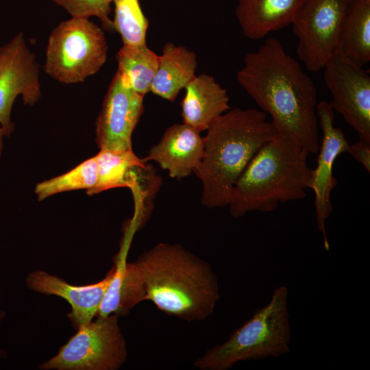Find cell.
<instances>
[{
  "instance_id": "15",
  "label": "cell",
  "mask_w": 370,
  "mask_h": 370,
  "mask_svg": "<svg viewBox=\"0 0 370 370\" xmlns=\"http://www.w3.org/2000/svg\"><path fill=\"white\" fill-rule=\"evenodd\" d=\"M185 90L181 103L183 121L200 132L230 108L226 90L210 75H196Z\"/></svg>"
},
{
  "instance_id": "2",
  "label": "cell",
  "mask_w": 370,
  "mask_h": 370,
  "mask_svg": "<svg viewBox=\"0 0 370 370\" xmlns=\"http://www.w3.org/2000/svg\"><path fill=\"white\" fill-rule=\"evenodd\" d=\"M145 284L146 300L168 315L202 321L220 299L218 278L205 260L179 244L159 243L135 261Z\"/></svg>"
},
{
  "instance_id": "8",
  "label": "cell",
  "mask_w": 370,
  "mask_h": 370,
  "mask_svg": "<svg viewBox=\"0 0 370 370\" xmlns=\"http://www.w3.org/2000/svg\"><path fill=\"white\" fill-rule=\"evenodd\" d=\"M351 0H304L293 21L297 53L306 69H322L336 51L341 23Z\"/></svg>"
},
{
  "instance_id": "11",
  "label": "cell",
  "mask_w": 370,
  "mask_h": 370,
  "mask_svg": "<svg viewBox=\"0 0 370 370\" xmlns=\"http://www.w3.org/2000/svg\"><path fill=\"white\" fill-rule=\"evenodd\" d=\"M143 98L116 71L96 121V142L100 150H132V136L143 112Z\"/></svg>"
},
{
  "instance_id": "21",
  "label": "cell",
  "mask_w": 370,
  "mask_h": 370,
  "mask_svg": "<svg viewBox=\"0 0 370 370\" xmlns=\"http://www.w3.org/2000/svg\"><path fill=\"white\" fill-rule=\"evenodd\" d=\"M117 72L136 93L145 97L158 66L159 56L147 45L136 47L123 45L116 53Z\"/></svg>"
},
{
  "instance_id": "24",
  "label": "cell",
  "mask_w": 370,
  "mask_h": 370,
  "mask_svg": "<svg viewBox=\"0 0 370 370\" xmlns=\"http://www.w3.org/2000/svg\"><path fill=\"white\" fill-rule=\"evenodd\" d=\"M64 8L73 18H89L97 17L105 30L114 31L113 21L110 18L111 3L114 0H51Z\"/></svg>"
},
{
  "instance_id": "6",
  "label": "cell",
  "mask_w": 370,
  "mask_h": 370,
  "mask_svg": "<svg viewBox=\"0 0 370 370\" xmlns=\"http://www.w3.org/2000/svg\"><path fill=\"white\" fill-rule=\"evenodd\" d=\"M108 52V42L100 27L89 18L72 17L51 32L44 69L60 83H80L101 69Z\"/></svg>"
},
{
  "instance_id": "23",
  "label": "cell",
  "mask_w": 370,
  "mask_h": 370,
  "mask_svg": "<svg viewBox=\"0 0 370 370\" xmlns=\"http://www.w3.org/2000/svg\"><path fill=\"white\" fill-rule=\"evenodd\" d=\"M114 30L120 34L125 46L146 44L149 23L138 0H114Z\"/></svg>"
},
{
  "instance_id": "22",
  "label": "cell",
  "mask_w": 370,
  "mask_h": 370,
  "mask_svg": "<svg viewBox=\"0 0 370 370\" xmlns=\"http://www.w3.org/2000/svg\"><path fill=\"white\" fill-rule=\"evenodd\" d=\"M98 180L95 156L84 161L71 171L36 184L35 193L39 201L71 190L92 189Z\"/></svg>"
},
{
  "instance_id": "12",
  "label": "cell",
  "mask_w": 370,
  "mask_h": 370,
  "mask_svg": "<svg viewBox=\"0 0 370 370\" xmlns=\"http://www.w3.org/2000/svg\"><path fill=\"white\" fill-rule=\"evenodd\" d=\"M316 114L322 139L318 150L317 166L312 169L310 188L314 193L317 225L323 235L324 247L328 251L330 244L326 237L325 221L332 212L331 193L337 185L332 170L336 158L347 152L349 143L342 129L334 125V111L330 103L319 102Z\"/></svg>"
},
{
  "instance_id": "13",
  "label": "cell",
  "mask_w": 370,
  "mask_h": 370,
  "mask_svg": "<svg viewBox=\"0 0 370 370\" xmlns=\"http://www.w3.org/2000/svg\"><path fill=\"white\" fill-rule=\"evenodd\" d=\"M112 275L111 269L105 278L97 283L75 286L45 271L36 270L27 275L25 282L27 287L35 292L66 299L71 306L67 316L72 326L77 330L96 317Z\"/></svg>"
},
{
  "instance_id": "14",
  "label": "cell",
  "mask_w": 370,
  "mask_h": 370,
  "mask_svg": "<svg viewBox=\"0 0 370 370\" xmlns=\"http://www.w3.org/2000/svg\"><path fill=\"white\" fill-rule=\"evenodd\" d=\"M204 149L200 132L184 123H176L166 130L160 142L143 159L146 162H156L171 177L180 180L195 172Z\"/></svg>"
},
{
  "instance_id": "3",
  "label": "cell",
  "mask_w": 370,
  "mask_h": 370,
  "mask_svg": "<svg viewBox=\"0 0 370 370\" xmlns=\"http://www.w3.org/2000/svg\"><path fill=\"white\" fill-rule=\"evenodd\" d=\"M206 131L204 155L194 172L203 185L201 204L227 206L237 180L275 132L267 114L252 108L227 110Z\"/></svg>"
},
{
  "instance_id": "9",
  "label": "cell",
  "mask_w": 370,
  "mask_h": 370,
  "mask_svg": "<svg viewBox=\"0 0 370 370\" xmlns=\"http://www.w3.org/2000/svg\"><path fill=\"white\" fill-rule=\"evenodd\" d=\"M323 69L332 94L331 107L356 132L360 140L370 144L369 72L343 59L336 51Z\"/></svg>"
},
{
  "instance_id": "19",
  "label": "cell",
  "mask_w": 370,
  "mask_h": 370,
  "mask_svg": "<svg viewBox=\"0 0 370 370\" xmlns=\"http://www.w3.org/2000/svg\"><path fill=\"white\" fill-rule=\"evenodd\" d=\"M195 53L184 46L167 42L159 56L158 66L150 92L170 101L196 76Z\"/></svg>"
},
{
  "instance_id": "16",
  "label": "cell",
  "mask_w": 370,
  "mask_h": 370,
  "mask_svg": "<svg viewBox=\"0 0 370 370\" xmlns=\"http://www.w3.org/2000/svg\"><path fill=\"white\" fill-rule=\"evenodd\" d=\"M304 0H238L236 16L244 35L253 40L287 27Z\"/></svg>"
},
{
  "instance_id": "1",
  "label": "cell",
  "mask_w": 370,
  "mask_h": 370,
  "mask_svg": "<svg viewBox=\"0 0 370 370\" xmlns=\"http://www.w3.org/2000/svg\"><path fill=\"white\" fill-rule=\"evenodd\" d=\"M237 72L240 86L271 117L275 133L286 136L310 153L319 148L317 90L300 64L281 42L269 38L247 53Z\"/></svg>"
},
{
  "instance_id": "10",
  "label": "cell",
  "mask_w": 370,
  "mask_h": 370,
  "mask_svg": "<svg viewBox=\"0 0 370 370\" xmlns=\"http://www.w3.org/2000/svg\"><path fill=\"white\" fill-rule=\"evenodd\" d=\"M19 95L29 106L42 96L39 66L22 32L0 47V127L6 136L14 130L11 111Z\"/></svg>"
},
{
  "instance_id": "26",
  "label": "cell",
  "mask_w": 370,
  "mask_h": 370,
  "mask_svg": "<svg viewBox=\"0 0 370 370\" xmlns=\"http://www.w3.org/2000/svg\"><path fill=\"white\" fill-rule=\"evenodd\" d=\"M5 312L3 310H0V328H1L2 321L3 320L5 317ZM5 357H6L5 352L4 351V349H3L1 347V345H0V358H4Z\"/></svg>"
},
{
  "instance_id": "17",
  "label": "cell",
  "mask_w": 370,
  "mask_h": 370,
  "mask_svg": "<svg viewBox=\"0 0 370 370\" xmlns=\"http://www.w3.org/2000/svg\"><path fill=\"white\" fill-rule=\"evenodd\" d=\"M125 255L121 252L116 258L110 282L96 317L124 316L135 306L146 301L141 273L135 262H126Z\"/></svg>"
},
{
  "instance_id": "25",
  "label": "cell",
  "mask_w": 370,
  "mask_h": 370,
  "mask_svg": "<svg viewBox=\"0 0 370 370\" xmlns=\"http://www.w3.org/2000/svg\"><path fill=\"white\" fill-rule=\"evenodd\" d=\"M347 152L370 173V144L359 140L349 145Z\"/></svg>"
},
{
  "instance_id": "7",
  "label": "cell",
  "mask_w": 370,
  "mask_h": 370,
  "mask_svg": "<svg viewBox=\"0 0 370 370\" xmlns=\"http://www.w3.org/2000/svg\"><path fill=\"white\" fill-rule=\"evenodd\" d=\"M80 326L58 353L42 363V370H117L127 352L119 317H96Z\"/></svg>"
},
{
  "instance_id": "20",
  "label": "cell",
  "mask_w": 370,
  "mask_h": 370,
  "mask_svg": "<svg viewBox=\"0 0 370 370\" xmlns=\"http://www.w3.org/2000/svg\"><path fill=\"white\" fill-rule=\"evenodd\" d=\"M335 51L359 67L370 62V0L350 1Z\"/></svg>"
},
{
  "instance_id": "27",
  "label": "cell",
  "mask_w": 370,
  "mask_h": 370,
  "mask_svg": "<svg viewBox=\"0 0 370 370\" xmlns=\"http://www.w3.org/2000/svg\"><path fill=\"white\" fill-rule=\"evenodd\" d=\"M4 136H6L5 134V132L3 130V129L0 127V156L1 155L3 147V139Z\"/></svg>"
},
{
  "instance_id": "18",
  "label": "cell",
  "mask_w": 370,
  "mask_h": 370,
  "mask_svg": "<svg viewBox=\"0 0 370 370\" xmlns=\"http://www.w3.org/2000/svg\"><path fill=\"white\" fill-rule=\"evenodd\" d=\"M98 180L87 191L89 196L112 188L127 187L138 189L145 182L149 164L133 151L100 150L95 156Z\"/></svg>"
},
{
  "instance_id": "5",
  "label": "cell",
  "mask_w": 370,
  "mask_h": 370,
  "mask_svg": "<svg viewBox=\"0 0 370 370\" xmlns=\"http://www.w3.org/2000/svg\"><path fill=\"white\" fill-rule=\"evenodd\" d=\"M288 297L286 286L276 287L265 306L257 308L225 342L208 349L194 365L201 370H227L240 362L288 354L291 342Z\"/></svg>"
},
{
  "instance_id": "4",
  "label": "cell",
  "mask_w": 370,
  "mask_h": 370,
  "mask_svg": "<svg viewBox=\"0 0 370 370\" xmlns=\"http://www.w3.org/2000/svg\"><path fill=\"white\" fill-rule=\"evenodd\" d=\"M309 153L291 138L275 133L250 161L233 188L230 214L271 212L280 204L304 199L310 188Z\"/></svg>"
}]
</instances>
